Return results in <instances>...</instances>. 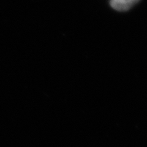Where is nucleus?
Wrapping results in <instances>:
<instances>
[{
    "label": "nucleus",
    "mask_w": 147,
    "mask_h": 147,
    "mask_svg": "<svg viewBox=\"0 0 147 147\" xmlns=\"http://www.w3.org/2000/svg\"><path fill=\"white\" fill-rule=\"evenodd\" d=\"M139 0H110V6L118 11H126L131 9Z\"/></svg>",
    "instance_id": "obj_1"
}]
</instances>
